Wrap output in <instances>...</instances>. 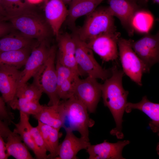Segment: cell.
Listing matches in <instances>:
<instances>
[{"label":"cell","instance_id":"1","mask_svg":"<svg viewBox=\"0 0 159 159\" xmlns=\"http://www.w3.org/2000/svg\"><path fill=\"white\" fill-rule=\"evenodd\" d=\"M111 69V76L101 84V96L104 106L110 110L116 125L110 133L118 139H122L124 137L122 131V117L129 93L123 87L122 79L124 74L123 71L119 69L115 64Z\"/></svg>","mask_w":159,"mask_h":159},{"label":"cell","instance_id":"2","mask_svg":"<svg viewBox=\"0 0 159 159\" xmlns=\"http://www.w3.org/2000/svg\"><path fill=\"white\" fill-rule=\"evenodd\" d=\"M60 102L64 112L62 127L65 131H77L81 137L90 141L89 128L92 127L95 122L90 118L86 107L74 96Z\"/></svg>","mask_w":159,"mask_h":159},{"label":"cell","instance_id":"3","mask_svg":"<svg viewBox=\"0 0 159 159\" xmlns=\"http://www.w3.org/2000/svg\"><path fill=\"white\" fill-rule=\"evenodd\" d=\"M8 21L21 34L39 42L46 40L51 29L46 19L34 10L32 7L10 17Z\"/></svg>","mask_w":159,"mask_h":159},{"label":"cell","instance_id":"4","mask_svg":"<svg viewBox=\"0 0 159 159\" xmlns=\"http://www.w3.org/2000/svg\"><path fill=\"white\" fill-rule=\"evenodd\" d=\"M87 16L84 24L76 33L82 40L87 42L102 34L117 31L114 16L108 6L97 8Z\"/></svg>","mask_w":159,"mask_h":159},{"label":"cell","instance_id":"5","mask_svg":"<svg viewBox=\"0 0 159 159\" xmlns=\"http://www.w3.org/2000/svg\"><path fill=\"white\" fill-rule=\"evenodd\" d=\"M57 47H51L47 58L33 77V83L46 94L49 100L48 105L58 104L60 99L57 91V79L55 64Z\"/></svg>","mask_w":159,"mask_h":159},{"label":"cell","instance_id":"6","mask_svg":"<svg viewBox=\"0 0 159 159\" xmlns=\"http://www.w3.org/2000/svg\"><path fill=\"white\" fill-rule=\"evenodd\" d=\"M72 35L76 44V61L81 75L82 72L88 76L102 80L110 77L112 75L111 68H103L95 59L93 51L88 47L86 43L81 40L76 33Z\"/></svg>","mask_w":159,"mask_h":159},{"label":"cell","instance_id":"7","mask_svg":"<svg viewBox=\"0 0 159 159\" xmlns=\"http://www.w3.org/2000/svg\"><path fill=\"white\" fill-rule=\"evenodd\" d=\"M131 40L119 38L117 42L119 55L124 74L141 86L143 74L147 72L145 65L132 49Z\"/></svg>","mask_w":159,"mask_h":159},{"label":"cell","instance_id":"8","mask_svg":"<svg viewBox=\"0 0 159 159\" xmlns=\"http://www.w3.org/2000/svg\"><path fill=\"white\" fill-rule=\"evenodd\" d=\"M102 95L101 84L90 76L76 80L74 96L86 107L88 112L94 113Z\"/></svg>","mask_w":159,"mask_h":159},{"label":"cell","instance_id":"9","mask_svg":"<svg viewBox=\"0 0 159 159\" xmlns=\"http://www.w3.org/2000/svg\"><path fill=\"white\" fill-rule=\"evenodd\" d=\"M134 51L145 65L147 72L159 61V34H148L136 41L131 40Z\"/></svg>","mask_w":159,"mask_h":159},{"label":"cell","instance_id":"10","mask_svg":"<svg viewBox=\"0 0 159 159\" xmlns=\"http://www.w3.org/2000/svg\"><path fill=\"white\" fill-rule=\"evenodd\" d=\"M120 34L117 31L105 33L86 42L93 51L107 62L116 60L119 56L117 42Z\"/></svg>","mask_w":159,"mask_h":159},{"label":"cell","instance_id":"11","mask_svg":"<svg viewBox=\"0 0 159 159\" xmlns=\"http://www.w3.org/2000/svg\"><path fill=\"white\" fill-rule=\"evenodd\" d=\"M108 7L111 14L119 19L129 35L132 36L134 31L132 19L139 10V6L132 0H108Z\"/></svg>","mask_w":159,"mask_h":159},{"label":"cell","instance_id":"12","mask_svg":"<svg viewBox=\"0 0 159 159\" xmlns=\"http://www.w3.org/2000/svg\"><path fill=\"white\" fill-rule=\"evenodd\" d=\"M50 47L46 40L38 42L33 47L24 65V69L21 71L19 84L27 82L33 77L46 60Z\"/></svg>","mask_w":159,"mask_h":159},{"label":"cell","instance_id":"13","mask_svg":"<svg viewBox=\"0 0 159 159\" xmlns=\"http://www.w3.org/2000/svg\"><path fill=\"white\" fill-rule=\"evenodd\" d=\"M45 19L57 39L60 29L66 19L68 10L62 0H44Z\"/></svg>","mask_w":159,"mask_h":159},{"label":"cell","instance_id":"14","mask_svg":"<svg viewBox=\"0 0 159 159\" xmlns=\"http://www.w3.org/2000/svg\"><path fill=\"white\" fill-rule=\"evenodd\" d=\"M21 79V71L9 67H0V92L9 105L16 98V90Z\"/></svg>","mask_w":159,"mask_h":159},{"label":"cell","instance_id":"15","mask_svg":"<svg viewBox=\"0 0 159 159\" xmlns=\"http://www.w3.org/2000/svg\"><path fill=\"white\" fill-rule=\"evenodd\" d=\"M130 143L128 140L111 143L105 140L102 143L91 144L86 149L89 159H125L122 155L124 147Z\"/></svg>","mask_w":159,"mask_h":159},{"label":"cell","instance_id":"16","mask_svg":"<svg viewBox=\"0 0 159 159\" xmlns=\"http://www.w3.org/2000/svg\"><path fill=\"white\" fill-rule=\"evenodd\" d=\"M66 134L62 142L59 144L57 156L55 159H77L78 152L82 149H86L91 144L82 137H76L73 131H66Z\"/></svg>","mask_w":159,"mask_h":159},{"label":"cell","instance_id":"17","mask_svg":"<svg viewBox=\"0 0 159 159\" xmlns=\"http://www.w3.org/2000/svg\"><path fill=\"white\" fill-rule=\"evenodd\" d=\"M57 39L58 48L57 59L62 64L79 73L75 56L76 44L72 35L67 33L59 35Z\"/></svg>","mask_w":159,"mask_h":159},{"label":"cell","instance_id":"18","mask_svg":"<svg viewBox=\"0 0 159 159\" xmlns=\"http://www.w3.org/2000/svg\"><path fill=\"white\" fill-rule=\"evenodd\" d=\"M33 116L38 121L60 130L64 122V109L60 101L57 105H42L40 111Z\"/></svg>","mask_w":159,"mask_h":159},{"label":"cell","instance_id":"19","mask_svg":"<svg viewBox=\"0 0 159 159\" xmlns=\"http://www.w3.org/2000/svg\"><path fill=\"white\" fill-rule=\"evenodd\" d=\"M139 110L147 115L151 119L149 125L152 131L157 132L159 130V104L153 102L148 99L146 96H143L139 102L133 103L127 102L125 111L130 112L133 109Z\"/></svg>","mask_w":159,"mask_h":159},{"label":"cell","instance_id":"20","mask_svg":"<svg viewBox=\"0 0 159 159\" xmlns=\"http://www.w3.org/2000/svg\"><path fill=\"white\" fill-rule=\"evenodd\" d=\"M15 128L13 132L18 134L23 141L34 153L37 159L49 158L48 156L44 155L35 145L32 137L30 130L31 124L29 115L20 112V120L17 123L14 124Z\"/></svg>","mask_w":159,"mask_h":159},{"label":"cell","instance_id":"21","mask_svg":"<svg viewBox=\"0 0 159 159\" xmlns=\"http://www.w3.org/2000/svg\"><path fill=\"white\" fill-rule=\"evenodd\" d=\"M103 0H74L69 4L66 20L72 26L79 17L94 11Z\"/></svg>","mask_w":159,"mask_h":159},{"label":"cell","instance_id":"22","mask_svg":"<svg viewBox=\"0 0 159 159\" xmlns=\"http://www.w3.org/2000/svg\"><path fill=\"white\" fill-rule=\"evenodd\" d=\"M38 41L21 33L11 32L0 38V52L33 47Z\"/></svg>","mask_w":159,"mask_h":159},{"label":"cell","instance_id":"23","mask_svg":"<svg viewBox=\"0 0 159 159\" xmlns=\"http://www.w3.org/2000/svg\"><path fill=\"white\" fill-rule=\"evenodd\" d=\"M33 47L0 52V67L19 69L25 65Z\"/></svg>","mask_w":159,"mask_h":159},{"label":"cell","instance_id":"24","mask_svg":"<svg viewBox=\"0 0 159 159\" xmlns=\"http://www.w3.org/2000/svg\"><path fill=\"white\" fill-rule=\"evenodd\" d=\"M38 121L37 126L41 133L47 151L49 158L55 159L57 156L60 137L59 130Z\"/></svg>","mask_w":159,"mask_h":159},{"label":"cell","instance_id":"25","mask_svg":"<svg viewBox=\"0 0 159 159\" xmlns=\"http://www.w3.org/2000/svg\"><path fill=\"white\" fill-rule=\"evenodd\" d=\"M6 153L9 156L16 159H33L20 136L11 131L6 139Z\"/></svg>","mask_w":159,"mask_h":159},{"label":"cell","instance_id":"26","mask_svg":"<svg viewBox=\"0 0 159 159\" xmlns=\"http://www.w3.org/2000/svg\"><path fill=\"white\" fill-rule=\"evenodd\" d=\"M153 18L151 14L145 10H138L133 18L132 25L134 29L142 33H147L151 28Z\"/></svg>","mask_w":159,"mask_h":159},{"label":"cell","instance_id":"27","mask_svg":"<svg viewBox=\"0 0 159 159\" xmlns=\"http://www.w3.org/2000/svg\"><path fill=\"white\" fill-rule=\"evenodd\" d=\"M42 90L33 83L27 82L19 85L16 92L17 98H23L29 101H39L42 93Z\"/></svg>","mask_w":159,"mask_h":159},{"label":"cell","instance_id":"28","mask_svg":"<svg viewBox=\"0 0 159 159\" xmlns=\"http://www.w3.org/2000/svg\"><path fill=\"white\" fill-rule=\"evenodd\" d=\"M43 105L39 101H29L23 98H16L9 105L13 109L18 110L20 112L29 115H34L41 110Z\"/></svg>","mask_w":159,"mask_h":159},{"label":"cell","instance_id":"29","mask_svg":"<svg viewBox=\"0 0 159 159\" xmlns=\"http://www.w3.org/2000/svg\"><path fill=\"white\" fill-rule=\"evenodd\" d=\"M9 18L32 7L26 0H2ZM9 19V18H8Z\"/></svg>","mask_w":159,"mask_h":159},{"label":"cell","instance_id":"30","mask_svg":"<svg viewBox=\"0 0 159 159\" xmlns=\"http://www.w3.org/2000/svg\"><path fill=\"white\" fill-rule=\"evenodd\" d=\"M78 78L66 79L57 86V93L60 99L66 100L74 95L75 81Z\"/></svg>","mask_w":159,"mask_h":159},{"label":"cell","instance_id":"31","mask_svg":"<svg viewBox=\"0 0 159 159\" xmlns=\"http://www.w3.org/2000/svg\"><path fill=\"white\" fill-rule=\"evenodd\" d=\"M57 87L62 81L69 78H76L80 75L70 68L62 64L57 59L56 64Z\"/></svg>","mask_w":159,"mask_h":159},{"label":"cell","instance_id":"32","mask_svg":"<svg viewBox=\"0 0 159 159\" xmlns=\"http://www.w3.org/2000/svg\"><path fill=\"white\" fill-rule=\"evenodd\" d=\"M30 130L33 139L36 145L44 155L49 156V155L47 154V151L38 128L37 126L34 127L31 124Z\"/></svg>","mask_w":159,"mask_h":159},{"label":"cell","instance_id":"33","mask_svg":"<svg viewBox=\"0 0 159 159\" xmlns=\"http://www.w3.org/2000/svg\"><path fill=\"white\" fill-rule=\"evenodd\" d=\"M5 103L0 97V120L9 125L13 122L14 117L13 113L8 110Z\"/></svg>","mask_w":159,"mask_h":159},{"label":"cell","instance_id":"34","mask_svg":"<svg viewBox=\"0 0 159 159\" xmlns=\"http://www.w3.org/2000/svg\"><path fill=\"white\" fill-rule=\"evenodd\" d=\"M7 21L0 20V38L12 32L13 27Z\"/></svg>","mask_w":159,"mask_h":159},{"label":"cell","instance_id":"35","mask_svg":"<svg viewBox=\"0 0 159 159\" xmlns=\"http://www.w3.org/2000/svg\"><path fill=\"white\" fill-rule=\"evenodd\" d=\"M9 157L6 153V143L0 132V159H7Z\"/></svg>","mask_w":159,"mask_h":159},{"label":"cell","instance_id":"36","mask_svg":"<svg viewBox=\"0 0 159 159\" xmlns=\"http://www.w3.org/2000/svg\"><path fill=\"white\" fill-rule=\"evenodd\" d=\"M11 131L8 125L0 120V132L4 139L6 140L8 135Z\"/></svg>","mask_w":159,"mask_h":159},{"label":"cell","instance_id":"37","mask_svg":"<svg viewBox=\"0 0 159 159\" xmlns=\"http://www.w3.org/2000/svg\"><path fill=\"white\" fill-rule=\"evenodd\" d=\"M9 16L2 0H0V20L8 21Z\"/></svg>","mask_w":159,"mask_h":159},{"label":"cell","instance_id":"38","mask_svg":"<svg viewBox=\"0 0 159 159\" xmlns=\"http://www.w3.org/2000/svg\"><path fill=\"white\" fill-rule=\"evenodd\" d=\"M30 5H33L43 2L44 0H26Z\"/></svg>","mask_w":159,"mask_h":159},{"label":"cell","instance_id":"39","mask_svg":"<svg viewBox=\"0 0 159 159\" xmlns=\"http://www.w3.org/2000/svg\"><path fill=\"white\" fill-rule=\"evenodd\" d=\"M136 2L138 4L139 3L140 4H145L148 1V0H132Z\"/></svg>","mask_w":159,"mask_h":159},{"label":"cell","instance_id":"40","mask_svg":"<svg viewBox=\"0 0 159 159\" xmlns=\"http://www.w3.org/2000/svg\"><path fill=\"white\" fill-rule=\"evenodd\" d=\"M73 0H62L65 5L67 4H69Z\"/></svg>","mask_w":159,"mask_h":159}]
</instances>
